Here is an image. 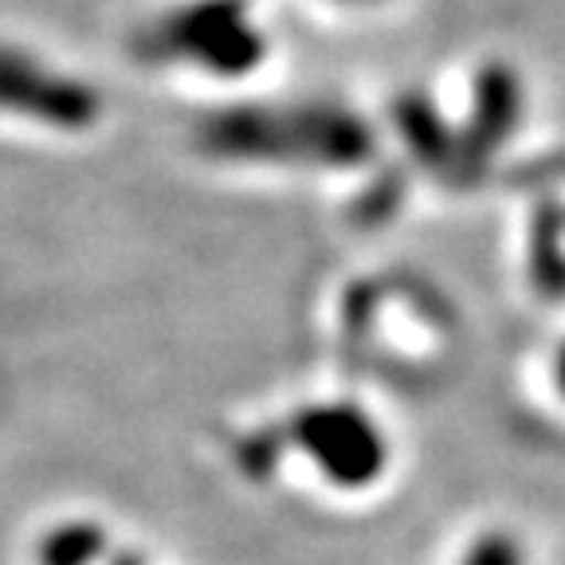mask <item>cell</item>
Segmentation results:
<instances>
[{"label":"cell","mask_w":565,"mask_h":565,"mask_svg":"<svg viewBox=\"0 0 565 565\" xmlns=\"http://www.w3.org/2000/svg\"><path fill=\"white\" fill-rule=\"evenodd\" d=\"M463 565H514V557H511V550L499 546V542H483V546H476L463 557Z\"/></svg>","instance_id":"2"},{"label":"cell","mask_w":565,"mask_h":565,"mask_svg":"<svg viewBox=\"0 0 565 565\" xmlns=\"http://www.w3.org/2000/svg\"><path fill=\"white\" fill-rule=\"evenodd\" d=\"M287 444L330 491H365L385 476L388 444L381 424L353 401H318L291 420Z\"/></svg>","instance_id":"1"}]
</instances>
